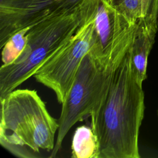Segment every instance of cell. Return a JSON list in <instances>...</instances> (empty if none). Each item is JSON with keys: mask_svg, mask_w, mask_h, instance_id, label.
<instances>
[{"mask_svg": "<svg viewBox=\"0 0 158 158\" xmlns=\"http://www.w3.org/2000/svg\"><path fill=\"white\" fill-rule=\"evenodd\" d=\"M71 149L73 158H99L97 137L91 127L81 125L76 128Z\"/></svg>", "mask_w": 158, "mask_h": 158, "instance_id": "ba28073f", "label": "cell"}, {"mask_svg": "<svg viewBox=\"0 0 158 158\" xmlns=\"http://www.w3.org/2000/svg\"><path fill=\"white\" fill-rule=\"evenodd\" d=\"M157 120H158V109H157Z\"/></svg>", "mask_w": 158, "mask_h": 158, "instance_id": "4fadbf2b", "label": "cell"}, {"mask_svg": "<svg viewBox=\"0 0 158 158\" xmlns=\"http://www.w3.org/2000/svg\"><path fill=\"white\" fill-rule=\"evenodd\" d=\"M29 27L23 28L12 35L1 48L2 65L14 63L22 54L28 42L27 32Z\"/></svg>", "mask_w": 158, "mask_h": 158, "instance_id": "9c48e42d", "label": "cell"}, {"mask_svg": "<svg viewBox=\"0 0 158 158\" xmlns=\"http://www.w3.org/2000/svg\"><path fill=\"white\" fill-rule=\"evenodd\" d=\"M61 0H0V48L17 31L56 11Z\"/></svg>", "mask_w": 158, "mask_h": 158, "instance_id": "8992f818", "label": "cell"}, {"mask_svg": "<svg viewBox=\"0 0 158 158\" xmlns=\"http://www.w3.org/2000/svg\"><path fill=\"white\" fill-rule=\"evenodd\" d=\"M157 30V22L145 19L138 21L130 52L135 72L141 84L147 78L148 57L155 42Z\"/></svg>", "mask_w": 158, "mask_h": 158, "instance_id": "52a82bcc", "label": "cell"}, {"mask_svg": "<svg viewBox=\"0 0 158 158\" xmlns=\"http://www.w3.org/2000/svg\"><path fill=\"white\" fill-rule=\"evenodd\" d=\"M142 19L158 22V0H144Z\"/></svg>", "mask_w": 158, "mask_h": 158, "instance_id": "8fae6325", "label": "cell"}, {"mask_svg": "<svg viewBox=\"0 0 158 158\" xmlns=\"http://www.w3.org/2000/svg\"><path fill=\"white\" fill-rule=\"evenodd\" d=\"M130 48L114 67L90 114L99 158L140 157L138 138L144 115V94L134 70Z\"/></svg>", "mask_w": 158, "mask_h": 158, "instance_id": "6da1fadb", "label": "cell"}, {"mask_svg": "<svg viewBox=\"0 0 158 158\" xmlns=\"http://www.w3.org/2000/svg\"><path fill=\"white\" fill-rule=\"evenodd\" d=\"M82 23L78 6L67 11H54L31 26L28 42L20 57L0 68V98L17 89L33 76L49 58L59 51Z\"/></svg>", "mask_w": 158, "mask_h": 158, "instance_id": "277c9868", "label": "cell"}, {"mask_svg": "<svg viewBox=\"0 0 158 158\" xmlns=\"http://www.w3.org/2000/svg\"><path fill=\"white\" fill-rule=\"evenodd\" d=\"M110 6L133 22L143 17L144 0H105Z\"/></svg>", "mask_w": 158, "mask_h": 158, "instance_id": "30bf717a", "label": "cell"}, {"mask_svg": "<svg viewBox=\"0 0 158 158\" xmlns=\"http://www.w3.org/2000/svg\"><path fill=\"white\" fill-rule=\"evenodd\" d=\"M138 22H129L122 30L107 56L89 51L82 59L72 86L62 104L55 146L50 158L56 156L64 138L78 122L90 114L108 83L115 65L130 48Z\"/></svg>", "mask_w": 158, "mask_h": 158, "instance_id": "3957f363", "label": "cell"}, {"mask_svg": "<svg viewBox=\"0 0 158 158\" xmlns=\"http://www.w3.org/2000/svg\"><path fill=\"white\" fill-rule=\"evenodd\" d=\"M95 17L83 20L81 26L67 43L36 71V81L50 88L62 104L73 83L83 57L95 43Z\"/></svg>", "mask_w": 158, "mask_h": 158, "instance_id": "5b68a950", "label": "cell"}, {"mask_svg": "<svg viewBox=\"0 0 158 158\" xmlns=\"http://www.w3.org/2000/svg\"><path fill=\"white\" fill-rule=\"evenodd\" d=\"M0 102L1 145L19 158L51 156L59 122L49 114L37 91L15 89L0 98Z\"/></svg>", "mask_w": 158, "mask_h": 158, "instance_id": "7a4b0ae2", "label": "cell"}, {"mask_svg": "<svg viewBox=\"0 0 158 158\" xmlns=\"http://www.w3.org/2000/svg\"><path fill=\"white\" fill-rule=\"evenodd\" d=\"M83 0H61L57 4L56 11H67L77 7Z\"/></svg>", "mask_w": 158, "mask_h": 158, "instance_id": "7c38bea8", "label": "cell"}]
</instances>
